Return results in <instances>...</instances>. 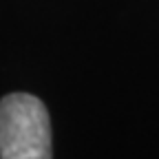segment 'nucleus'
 <instances>
[{
  "label": "nucleus",
  "instance_id": "nucleus-1",
  "mask_svg": "<svg viewBox=\"0 0 159 159\" xmlns=\"http://www.w3.org/2000/svg\"><path fill=\"white\" fill-rule=\"evenodd\" d=\"M0 159H51V122L35 95L0 99Z\"/></svg>",
  "mask_w": 159,
  "mask_h": 159
}]
</instances>
